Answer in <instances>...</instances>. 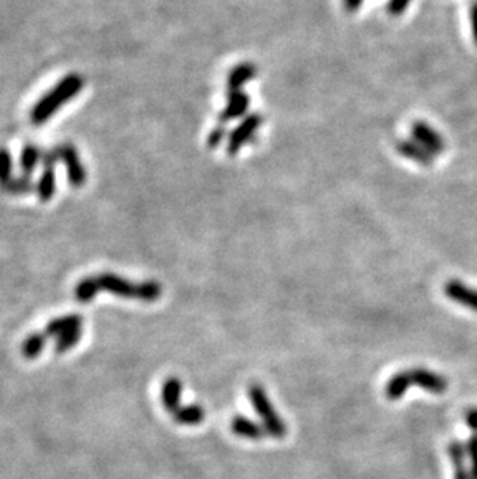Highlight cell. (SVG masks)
I'll return each instance as SVG.
<instances>
[{
    "label": "cell",
    "mask_w": 477,
    "mask_h": 479,
    "mask_svg": "<svg viewBox=\"0 0 477 479\" xmlns=\"http://www.w3.org/2000/svg\"><path fill=\"white\" fill-rule=\"evenodd\" d=\"M84 79L78 73H70L64 76L51 90H48L43 97L36 102L32 109L30 118L36 126H42L43 123L50 120L57 110H60L65 102L73 100L76 95L83 90Z\"/></svg>",
    "instance_id": "obj_1"
},
{
    "label": "cell",
    "mask_w": 477,
    "mask_h": 479,
    "mask_svg": "<svg viewBox=\"0 0 477 479\" xmlns=\"http://www.w3.org/2000/svg\"><path fill=\"white\" fill-rule=\"evenodd\" d=\"M248 397L249 400H251L256 412H258L259 417L262 419L263 429H265L267 434L276 439L284 438L285 434H287V426H285L281 416L275 411L273 405L268 400L267 393L263 391V388L259 385L249 386Z\"/></svg>",
    "instance_id": "obj_2"
},
{
    "label": "cell",
    "mask_w": 477,
    "mask_h": 479,
    "mask_svg": "<svg viewBox=\"0 0 477 479\" xmlns=\"http://www.w3.org/2000/svg\"><path fill=\"white\" fill-rule=\"evenodd\" d=\"M261 124H262V115L251 114L245 116L230 134L228 143H226V152H228L230 156H236L237 152H240L242 147H244L248 142H251L253 137L256 135V132H258V129L261 128Z\"/></svg>",
    "instance_id": "obj_3"
},
{
    "label": "cell",
    "mask_w": 477,
    "mask_h": 479,
    "mask_svg": "<svg viewBox=\"0 0 477 479\" xmlns=\"http://www.w3.org/2000/svg\"><path fill=\"white\" fill-rule=\"evenodd\" d=\"M97 281L99 285V290L116 295V297L120 298L141 301V283L135 284L132 281H127V279H124L123 276L109 274V271L98 275Z\"/></svg>",
    "instance_id": "obj_4"
},
{
    "label": "cell",
    "mask_w": 477,
    "mask_h": 479,
    "mask_svg": "<svg viewBox=\"0 0 477 479\" xmlns=\"http://www.w3.org/2000/svg\"><path fill=\"white\" fill-rule=\"evenodd\" d=\"M57 151H60L61 161L65 165V168H67V179L70 182V185L73 188L84 187V183L87 180V173L83 161H81L76 147L71 143H62L57 146Z\"/></svg>",
    "instance_id": "obj_5"
},
{
    "label": "cell",
    "mask_w": 477,
    "mask_h": 479,
    "mask_svg": "<svg viewBox=\"0 0 477 479\" xmlns=\"http://www.w3.org/2000/svg\"><path fill=\"white\" fill-rule=\"evenodd\" d=\"M410 134H413L415 142L420 143L424 149H428L432 156H442L445 152L446 143L443 137L434 128H431L428 123L422 120L414 121L413 126H410Z\"/></svg>",
    "instance_id": "obj_6"
},
{
    "label": "cell",
    "mask_w": 477,
    "mask_h": 479,
    "mask_svg": "<svg viewBox=\"0 0 477 479\" xmlns=\"http://www.w3.org/2000/svg\"><path fill=\"white\" fill-rule=\"evenodd\" d=\"M409 377H410V382H413V385L427 389V391L429 393L442 394L448 389V380L443 377V375L431 372L429 370H424V367L409 370Z\"/></svg>",
    "instance_id": "obj_7"
},
{
    "label": "cell",
    "mask_w": 477,
    "mask_h": 479,
    "mask_svg": "<svg viewBox=\"0 0 477 479\" xmlns=\"http://www.w3.org/2000/svg\"><path fill=\"white\" fill-rule=\"evenodd\" d=\"M249 107V98L244 90H228L226 95V106L219 115V120L222 124L237 120V118L245 116Z\"/></svg>",
    "instance_id": "obj_8"
},
{
    "label": "cell",
    "mask_w": 477,
    "mask_h": 479,
    "mask_svg": "<svg viewBox=\"0 0 477 479\" xmlns=\"http://www.w3.org/2000/svg\"><path fill=\"white\" fill-rule=\"evenodd\" d=\"M443 290L450 299L477 312V289L468 287L466 284L459 281V279H450V281L445 284Z\"/></svg>",
    "instance_id": "obj_9"
},
{
    "label": "cell",
    "mask_w": 477,
    "mask_h": 479,
    "mask_svg": "<svg viewBox=\"0 0 477 479\" xmlns=\"http://www.w3.org/2000/svg\"><path fill=\"white\" fill-rule=\"evenodd\" d=\"M395 147H397L399 154H401L403 157L415 161L418 165L432 166V163H434V156L428 149H424L420 143H417L415 140H400Z\"/></svg>",
    "instance_id": "obj_10"
},
{
    "label": "cell",
    "mask_w": 477,
    "mask_h": 479,
    "mask_svg": "<svg viewBox=\"0 0 477 479\" xmlns=\"http://www.w3.org/2000/svg\"><path fill=\"white\" fill-rule=\"evenodd\" d=\"M181 391H183V383L177 377H167L161 386V403L166 411L172 412L180 408L181 400Z\"/></svg>",
    "instance_id": "obj_11"
},
{
    "label": "cell",
    "mask_w": 477,
    "mask_h": 479,
    "mask_svg": "<svg viewBox=\"0 0 477 479\" xmlns=\"http://www.w3.org/2000/svg\"><path fill=\"white\" fill-rule=\"evenodd\" d=\"M256 75H258V67L253 62L237 64L226 78V87L228 90H242V87L254 79Z\"/></svg>",
    "instance_id": "obj_12"
},
{
    "label": "cell",
    "mask_w": 477,
    "mask_h": 479,
    "mask_svg": "<svg viewBox=\"0 0 477 479\" xmlns=\"http://www.w3.org/2000/svg\"><path fill=\"white\" fill-rule=\"evenodd\" d=\"M448 453L454 466V479H473L471 471L466 467V445L462 444L460 440H452L448 445Z\"/></svg>",
    "instance_id": "obj_13"
},
{
    "label": "cell",
    "mask_w": 477,
    "mask_h": 479,
    "mask_svg": "<svg viewBox=\"0 0 477 479\" xmlns=\"http://www.w3.org/2000/svg\"><path fill=\"white\" fill-rule=\"evenodd\" d=\"M231 430L234 434H236V436L245 438V439H253V440H258L267 434L265 429H262L258 422H254V421H251V419H248L245 416L233 417Z\"/></svg>",
    "instance_id": "obj_14"
},
{
    "label": "cell",
    "mask_w": 477,
    "mask_h": 479,
    "mask_svg": "<svg viewBox=\"0 0 477 479\" xmlns=\"http://www.w3.org/2000/svg\"><path fill=\"white\" fill-rule=\"evenodd\" d=\"M76 328H83V316L75 315V313L64 315V316H60V318L51 320L47 324L46 330H43V334H46L47 337H60Z\"/></svg>",
    "instance_id": "obj_15"
},
{
    "label": "cell",
    "mask_w": 477,
    "mask_h": 479,
    "mask_svg": "<svg viewBox=\"0 0 477 479\" xmlns=\"http://www.w3.org/2000/svg\"><path fill=\"white\" fill-rule=\"evenodd\" d=\"M36 193L41 202H50L56 194V173L55 168H43V171L36 183Z\"/></svg>",
    "instance_id": "obj_16"
},
{
    "label": "cell",
    "mask_w": 477,
    "mask_h": 479,
    "mask_svg": "<svg viewBox=\"0 0 477 479\" xmlns=\"http://www.w3.org/2000/svg\"><path fill=\"white\" fill-rule=\"evenodd\" d=\"M410 385H413V382H410L409 371L395 374L394 377H391V380L386 383V389H385L386 397L389 400H399L403 396H405V393L408 391V388Z\"/></svg>",
    "instance_id": "obj_17"
},
{
    "label": "cell",
    "mask_w": 477,
    "mask_h": 479,
    "mask_svg": "<svg viewBox=\"0 0 477 479\" xmlns=\"http://www.w3.org/2000/svg\"><path fill=\"white\" fill-rule=\"evenodd\" d=\"M172 417L180 425H199L205 419V410L200 405H186L172 412Z\"/></svg>",
    "instance_id": "obj_18"
},
{
    "label": "cell",
    "mask_w": 477,
    "mask_h": 479,
    "mask_svg": "<svg viewBox=\"0 0 477 479\" xmlns=\"http://www.w3.org/2000/svg\"><path fill=\"white\" fill-rule=\"evenodd\" d=\"M41 156H42V151L36 144L28 143L24 146V149H22V154H20L22 175L32 177L36 166H38V163L41 161Z\"/></svg>",
    "instance_id": "obj_19"
},
{
    "label": "cell",
    "mask_w": 477,
    "mask_h": 479,
    "mask_svg": "<svg viewBox=\"0 0 477 479\" xmlns=\"http://www.w3.org/2000/svg\"><path fill=\"white\" fill-rule=\"evenodd\" d=\"M99 292V285L97 276H87L76 284L75 287V299L81 304H87L95 299Z\"/></svg>",
    "instance_id": "obj_20"
},
{
    "label": "cell",
    "mask_w": 477,
    "mask_h": 479,
    "mask_svg": "<svg viewBox=\"0 0 477 479\" xmlns=\"http://www.w3.org/2000/svg\"><path fill=\"white\" fill-rule=\"evenodd\" d=\"M47 335L43 332H33L25 338V342L22 343V356L27 360H34L41 356V352L46 348Z\"/></svg>",
    "instance_id": "obj_21"
},
{
    "label": "cell",
    "mask_w": 477,
    "mask_h": 479,
    "mask_svg": "<svg viewBox=\"0 0 477 479\" xmlns=\"http://www.w3.org/2000/svg\"><path fill=\"white\" fill-rule=\"evenodd\" d=\"M2 191L13 196H24V194H30L33 191H36V183H33L32 177H27V175H20L18 179H13L8 185H6Z\"/></svg>",
    "instance_id": "obj_22"
},
{
    "label": "cell",
    "mask_w": 477,
    "mask_h": 479,
    "mask_svg": "<svg viewBox=\"0 0 477 479\" xmlns=\"http://www.w3.org/2000/svg\"><path fill=\"white\" fill-rule=\"evenodd\" d=\"M13 179V156L6 147L0 146V189H4Z\"/></svg>",
    "instance_id": "obj_23"
},
{
    "label": "cell",
    "mask_w": 477,
    "mask_h": 479,
    "mask_svg": "<svg viewBox=\"0 0 477 479\" xmlns=\"http://www.w3.org/2000/svg\"><path fill=\"white\" fill-rule=\"evenodd\" d=\"M81 337H83V328H76V329H71L69 332H65L62 335L57 337V342L55 346V351L57 353H65L69 352L70 349L75 348V346L79 343Z\"/></svg>",
    "instance_id": "obj_24"
},
{
    "label": "cell",
    "mask_w": 477,
    "mask_h": 479,
    "mask_svg": "<svg viewBox=\"0 0 477 479\" xmlns=\"http://www.w3.org/2000/svg\"><path fill=\"white\" fill-rule=\"evenodd\" d=\"M466 452L469 462H471V468H469V471H471V478L477 479V433H474L473 436L468 439Z\"/></svg>",
    "instance_id": "obj_25"
},
{
    "label": "cell",
    "mask_w": 477,
    "mask_h": 479,
    "mask_svg": "<svg viewBox=\"0 0 477 479\" xmlns=\"http://www.w3.org/2000/svg\"><path fill=\"white\" fill-rule=\"evenodd\" d=\"M410 2H413V0H389L386 10L391 16H401V14L408 10Z\"/></svg>",
    "instance_id": "obj_26"
},
{
    "label": "cell",
    "mask_w": 477,
    "mask_h": 479,
    "mask_svg": "<svg viewBox=\"0 0 477 479\" xmlns=\"http://www.w3.org/2000/svg\"><path fill=\"white\" fill-rule=\"evenodd\" d=\"M41 161H42V166L43 168H55L57 161H61L60 151H57V146L56 147H51V149H47V151H42Z\"/></svg>",
    "instance_id": "obj_27"
},
{
    "label": "cell",
    "mask_w": 477,
    "mask_h": 479,
    "mask_svg": "<svg viewBox=\"0 0 477 479\" xmlns=\"http://www.w3.org/2000/svg\"><path fill=\"white\" fill-rule=\"evenodd\" d=\"M225 137H226V129L223 128V124H220V126L211 130V134L208 137V146L214 149V147H217L220 143H222V140Z\"/></svg>",
    "instance_id": "obj_28"
},
{
    "label": "cell",
    "mask_w": 477,
    "mask_h": 479,
    "mask_svg": "<svg viewBox=\"0 0 477 479\" xmlns=\"http://www.w3.org/2000/svg\"><path fill=\"white\" fill-rule=\"evenodd\" d=\"M469 20H471L473 39L477 46V0H474L473 5H471V10H469Z\"/></svg>",
    "instance_id": "obj_29"
},
{
    "label": "cell",
    "mask_w": 477,
    "mask_h": 479,
    "mask_svg": "<svg viewBox=\"0 0 477 479\" xmlns=\"http://www.w3.org/2000/svg\"><path fill=\"white\" fill-rule=\"evenodd\" d=\"M465 421H466V425L469 426V429H471L474 433H477V408L466 411Z\"/></svg>",
    "instance_id": "obj_30"
},
{
    "label": "cell",
    "mask_w": 477,
    "mask_h": 479,
    "mask_svg": "<svg viewBox=\"0 0 477 479\" xmlns=\"http://www.w3.org/2000/svg\"><path fill=\"white\" fill-rule=\"evenodd\" d=\"M363 2L364 0H343V5L347 13H355L359 10V6L363 5Z\"/></svg>",
    "instance_id": "obj_31"
}]
</instances>
